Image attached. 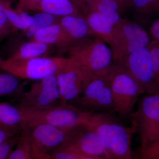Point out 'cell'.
Returning <instances> with one entry per match:
<instances>
[{"instance_id":"obj_6","label":"cell","mask_w":159,"mask_h":159,"mask_svg":"<svg viewBox=\"0 0 159 159\" xmlns=\"http://www.w3.org/2000/svg\"><path fill=\"white\" fill-rule=\"evenodd\" d=\"M136 106L131 124L139 135V148H143L159 139V92L140 97Z\"/></svg>"},{"instance_id":"obj_21","label":"cell","mask_w":159,"mask_h":159,"mask_svg":"<svg viewBox=\"0 0 159 159\" xmlns=\"http://www.w3.org/2000/svg\"><path fill=\"white\" fill-rule=\"evenodd\" d=\"M7 159H35L34 151L25 127L22 129L17 144Z\"/></svg>"},{"instance_id":"obj_20","label":"cell","mask_w":159,"mask_h":159,"mask_svg":"<svg viewBox=\"0 0 159 159\" xmlns=\"http://www.w3.org/2000/svg\"><path fill=\"white\" fill-rule=\"evenodd\" d=\"M49 46L36 41H30L21 45L8 59L24 60L42 57L49 49Z\"/></svg>"},{"instance_id":"obj_14","label":"cell","mask_w":159,"mask_h":159,"mask_svg":"<svg viewBox=\"0 0 159 159\" xmlns=\"http://www.w3.org/2000/svg\"><path fill=\"white\" fill-rule=\"evenodd\" d=\"M17 6L24 10L46 12L60 17L82 16L81 11L72 0L19 1Z\"/></svg>"},{"instance_id":"obj_13","label":"cell","mask_w":159,"mask_h":159,"mask_svg":"<svg viewBox=\"0 0 159 159\" xmlns=\"http://www.w3.org/2000/svg\"><path fill=\"white\" fill-rule=\"evenodd\" d=\"M27 129L29 140L34 153H50L61 147L65 141L70 129L58 128L45 124H40Z\"/></svg>"},{"instance_id":"obj_28","label":"cell","mask_w":159,"mask_h":159,"mask_svg":"<svg viewBox=\"0 0 159 159\" xmlns=\"http://www.w3.org/2000/svg\"><path fill=\"white\" fill-rule=\"evenodd\" d=\"M20 134L0 144V159L8 158L11 151L17 144Z\"/></svg>"},{"instance_id":"obj_36","label":"cell","mask_w":159,"mask_h":159,"mask_svg":"<svg viewBox=\"0 0 159 159\" xmlns=\"http://www.w3.org/2000/svg\"><path fill=\"white\" fill-rule=\"evenodd\" d=\"M116 1L118 3L120 9L121 7L123 8L124 6H127L129 4H130V0H116Z\"/></svg>"},{"instance_id":"obj_24","label":"cell","mask_w":159,"mask_h":159,"mask_svg":"<svg viewBox=\"0 0 159 159\" xmlns=\"http://www.w3.org/2000/svg\"><path fill=\"white\" fill-rule=\"evenodd\" d=\"M19 79L12 74L0 70V97L8 96L17 91Z\"/></svg>"},{"instance_id":"obj_33","label":"cell","mask_w":159,"mask_h":159,"mask_svg":"<svg viewBox=\"0 0 159 159\" xmlns=\"http://www.w3.org/2000/svg\"><path fill=\"white\" fill-rule=\"evenodd\" d=\"M61 148H64L69 152L74 157L75 159H107L103 157L93 156L84 154L70 148H64V147H61Z\"/></svg>"},{"instance_id":"obj_9","label":"cell","mask_w":159,"mask_h":159,"mask_svg":"<svg viewBox=\"0 0 159 159\" xmlns=\"http://www.w3.org/2000/svg\"><path fill=\"white\" fill-rule=\"evenodd\" d=\"M94 73L83 66L67 64L56 75L60 91V103L77 100L91 81Z\"/></svg>"},{"instance_id":"obj_16","label":"cell","mask_w":159,"mask_h":159,"mask_svg":"<svg viewBox=\"0 0 159 159\" xmlns=\"http://www.w3.org/2000/svg\"><path fill=\"white\" fill-rule=\"evenodd\" d=\"M59 24L71 37L78 41L86 39V38L93 34L82 16H63L61 17Z\"/></svg>"},{"instance_id":"obj_19","label":"cell","mask_w":159,"mask_h":159,"mask_svg":"<svg viewBox=\"0 0 159 159\" xmlns=\"http://www.w3.org/2000/svg\"><path fill=\"white\" fill-rule=\"evenodd\" d=\"M116 0H92L89 6V12L97 11L114 25L122 20Z\"/></svg>"},{"instance_id":"obj_2","label":"cell","mask_w":159,"mask_h":159,"mask_svg":"<svg viewBox=\"0 0 159 159\" xmlns=\"http://www.w3.org/2000/svg\"><path fill=\"white\" fill-rule=\"evenodd\" d=\"M113 102L114 112L120 118H131L139 97L144 90L130 74L117 64L105 70Z\"/></svg>"},{"instance_id":"obj_7","label":"cell","mask_w":159,"mask_h":159,"mask_svg":"<svg viewBox=\"0 0 159 159\" xmlns=\"http://www.w3.org/2000/svg\"><path fill=\"white\" fill-rule=\"evenodd\" d=\"M66 50L70 63L86 67L94 73L103 70L111 65L112 55L111 49L99 38L80 41Z\"/></svg>"},{"instance_id":"obj_5","label":"cell","mask_w":159,"mask_h":159,"mask_svg":"<svg viewBox=\"0 0 159 159\" xmlns=\"http://www.w3.org/2000/svg\"><path fill=\"white\" fill-rule=\"evenodd\" d=\"M68 57H40L11 60L0 58V70L12 74L19 79L39 80L56 75L67 64Z\"/></svg>"},{"instance_id":"obj_38","label":"cell","mask_w":159,"mask_h":159,"mask_svg":"<svg viewBox=\"0 0 159 159\" xmlns=\"http://www.w3.org/2000/svg\"><path fill=\"white\" fill-rule=\"evenodd\" d=\"M8 2H9L5 1V0H0V11H3Z\"/></svg>"},{"instance_id":"obj_35","label":"cell","mask_w":159,"mask_h":159,"mask_svg":"<svg viewBox=\"0 0 159 159\" xmlns=\"http://www.w3.org/2000/svg\"><path fill=\"white\" fill-rule=\"evenodd\" d=\"M150 32L154 40L159 42V19L155 21L152 25Z\"/></svg>"},{"instance_id":"obj_34","label":"cell","mask_w":159,"mask_h":159,"mask_svg":"<svg viewBox=\"0 0 159 159\" xmlns=\"http://www.w3.org/2000/svg\"><path fill=\"white\" fill-rule=\"evenodd\" d=\"M80 11L88 13L89 7L92 0H72Z\"/></svg>"},{"instance_id":"obj_30","label":"cell","mask_w":159,"mask_h":159,"mask_svg":"<svg viewBox=\"0 0 159 159\" xmlns=\"http://www.w3.org/2000/svg\"><path fill=\"white\" fill-rule=\"evenodd\" d=\"M50 154L53 159H75L69 152L61 147L54 149Z\"/></svg>"},{"instance_id":"obj_3","label":"cell","mask_w":159,"mask_h":159,"mask_svg":"<svg viewBox=\"0 0 159 159\" xmlns=\"http://www.w3.org/2000/svg\"><path fill=\"white\" fill-rule=\"evenodd\" d=\"M19 107L24 116L23 127H27L45 124L64 129H71L86 124L92 113L70 104H60L41 110Z\"/></svg>"},{"instance_id":"obj_12","label":"cell","mask_w":159,"mask_h":159,"mask_svg":"<svg viewBox=\"0 0 159 159\" xmlns=\"http://www.w3.org/2000/svg\"><path fill=\"white\" fill-rule=\"evenodd\" d=\"M61 147L71 148L88 155L109 159L107 149L102 138L86 124L71 129Z\"/></svg>"},{"instance_id":"obj_31","label":"cell","mask_w":159,"mask_h":159,"mask_svg":"<svg viewBox=\"0 0 159 159\" xmlns=\"http://www.w3.org/2000/svg\"><path fill=\"white\" fill-rule=\"evenodd\" d=\"M12 29L16 30L9 22L4 11H0V33Z\"/></svg>"},{"instance_id":"obj_18","label":"cell","mask_w":159,"mask_h":159,"mask_svg":"<svg viewBox=\"0 0 159 159\" xmlns=\"http://www.w3.org/2000/svg\"><path fill=\"white\" fill-rule=\"evenodd\" d=\"M24 116L21 109L0 101V128H23Z\"/></svg>"},{"instance_id":"obj_40","label":"cell","mask_w":159,"mask_h":159,"mask_svg":"<svg viewBox=\"0 0 159 159\" xmlns=\"http://www.w3.org/2000/svg\"><path fill=\"white\" fill-rule=\"evenodd\" d=\"M150 159H159V158H152Z\"/></svg>"},{"instance_id":"obj_10","label":"cell","mask_w":159,"mask_h":159,"mask_svg":"<svg viewBox=\"0 0 159 159\" xmlns=\"http://www.w3.org/2000/svg\"><path fill=\"white\" fill-rule=\"evenodd\" d=\"M60 102V91L56 75L37 80L21 96L19 106L32 110L52 107Z\"/></svg>"},{"instance_id":"obj_23","label":"cell","mask_w":159,"mask_h":159,"mask_svg":"<svg viewBox=\"0 0 159 159\" xmlns=\"http://www.w3.org/2000/svg\"><path fill=\"white\" fill-rule=\"evenodd\" d=\"M130 4L142 17H149L159 12V0H130Z\"/></svg>"},{"instance_id":"obj_15","label":"cell","mask_w":159,"mask_h":159,"mask_svg":"<svg viewBox=\"0 0 159 159\" xmlns=\"http://www.w3.org/2000/svg\"><path fill=\"white\" fill-rule=\"evenodd\" d=\"M30 41L48 45H53L66 50L80 42L71 37L59 24H54L40 29L30 39Z\"/></svg>"},{"instance_id":"obj_39","label":"cell","mask_w":159,"mask_h":159,"mask_svg":"<svg viewBox=\"0 0 159 159\" xmlns=\"http://www.w3.org/2000/svg\"><path fill=\"white\" fill-rule=\"evenodd\" d=\"M39 1V0H19V1Z\"/></svg>"},{"instance_id":"obj_11","label":"cell","mask_w":159,"mask_h":159,"mask_svg":"<svg viewBox=\"0 0 159 159\" xmlns=\"http://www.w3.org/2000/svg\"><path fill=\"white\" fill-rule=\"evenodd\" d=\"M119 66L139 83L145 95L159 93V86L152 68L150 52L147 47L131 53Z\"/></svg>"},{"instance_id":"obj_4","label":"cell","mask_w":159,"mask_h":159,"mask_svg":"<svg viewBox=\"0 0 159 159\" xmlns=\"http://www.w3.org/2000/svg\"><path fill=\"white\" fill-rule=\"evenodd\" d=\"M150 43L146 31L139 24L122 19L114 25L108 44L112 59L121 65L129 55L146 48Z\"/></svg>"},{"instance_id":"obj_26","label":"cell","mask_w":159,"mask_h":159,"mask_svg":"<svg viewBox=\"0 0 159 159\" xmlns=\"http://www.w3.org/2000/svg\"><path fill=\"white\" fill-rule=\"evenodd\" d=\"M3 11L5 12L11 25L16 29L21 30L25 32L27 31L28 28L22 20L16 10H15L11 8L9 2L7 3Z\"/></svg>"},{"instance_id":"obj_37","label":"cell","mask_w":159,"mask_h":159,"mask_svg":"<svg viewBox=\"0 0 159 159\" xmlns=\"http://www.w3.org/2000/svg\"><path fill=\"white\" fill-rule=\"evenodd\" d=\"M16 30H15V29H12V30H8V31H4V32L0 33V41H1L3 39L6 37L7 35H9L10 33L14 32Z\"/></svg>"},{"instance_id":"obj_32","label":"cell","mask_w":159,"mask_h":159,"mask_svg":"<svg viewBox=\"0 0 159 159\" xmlns=\"http://www.w3.org/2000/svg\"><path fill=\"white\" fill-rule=\"evenodd\" d=\"M16 11L18 13L21 19L25 25L26 27L29 29L32 25L33 23V17L29 15L28 13L25 12V10H23L21 8L17 6L16 9Z\"/></svg>"},{"instance_id":"obj_17","label":"cell","mask_w":159,"mask_h":159,"mask_svg":"<svg viewBox=\"0 0 159 159\" xmlns=\"http://www.w3.org/2000/svg\"><path fill=\"white\" fill-rule=\"evenodd\" d=\"M84 18L93 34L108 43L114 25L97 11L89 12Z\"/></svg>"},{"instance_id":"obj_8","label":"cell","mask_w":159,"mask_h":159,"mask_svg":"<svg viewBox=\"0 0 159 159\" xmlns=\"http://www.w3.org/2000/svg\"><path fill=\"white\" fill-rule=\"evenodd\" d=\"M105 70L94 73L91 81L75 101L78 108L91 112H114L112 97Z\"/></svg>"},{"instance_id":"obj_29","label":"cell","mask_w":159,"mask_h":159,"mask_svg":"<svg viewBox=\"0 0 159 159\" xmlns=\"http://www.w3.org/2000/svg\"><path fill=\"white\" fill-rule=\"evenodd\" d=\"M22 128L11 129L0 128V144L11 139L12 137L20 134Z\"/></svg>"},{"instance_id":"obj_22","label":"cell","mask_w":159,"mask_h":159,"mask_svg":"<svg viewBox=\"0 0 159 159\" xmlns=\"http://www.w3.org/2000/svg\"><path fill=\"white\" fill-rule=\"evenodd\" d=\"M33 23L25 32L26 37L31 39L40 29L54 24H59L60 16L44 12H39L32 16Z\"/></svg>"},{"instance_id":"obj_25","label":"cell","mask_w":159,"mask_h":159,"mask_svg":"<svg viewBox=\"0 0 159 159\" xmlns=\"http://www.w3.org/2000/svg\"><path fill=\"white\" fill-rule=\"evenodd\" d=\"M159 158V139L146 147L139 148L135 159H150Z\"/></svg>"},{"instance_id":"obj_27","label":"cell","mask_w":159,"mask_h":159,"mask_svg":"<svg viewBox=\"0 0 159 159\" xmlns=\"http://www.w3.org/2000/svg\"><path fill=\"white\" fill-rule=\"evenodd\" d=\"M147 48L150 52L152 68L159 86V42L153 40Z\"/></svg>"},{"instance_id":"obj_1","label":"cell","mask_w":159,"mask_h":159,"mask_svg":"<svg viewBox=\"0 0 159 159\" xmlns=\"http://www.w3.org/2000/svg\"><path fill=\"white\" fill-rule=\"evenodd\" d=\"M113 113L92 112L86 125L102 138L108 152L109 159H135L132 142L136 134L134 125L123 124Z\"/></svg>"}]
</instances>
